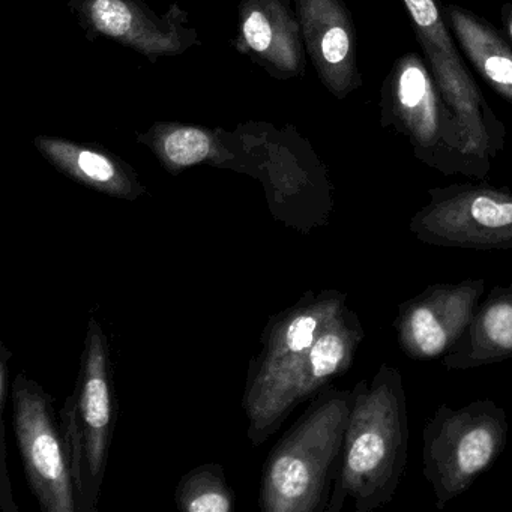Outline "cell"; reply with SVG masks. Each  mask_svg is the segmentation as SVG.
<instances>
[{"label": "cell", "instance_id": "9c48e42d", "mask_svg": "<svg viewBox=\"0 0 512 512\" xmlns=\"http://www.w3.org/2000/svg\"><path fill=\"white\" fill-rule=\"evenodd\" d=\"M427 194L430 202L409 221L418 241L442 248L511 250V188L464 182L430 188Z\"/></svg>", "mask_w": 512, "mask_h": 512}, {"label": "cell", "instance_id": "8992f818", "mask_svg": "<svg viewBox=\"0 0 512 512\" xmlns=\"http://www.w3.org/2000/svg\"><path fill=\"white\" fill-rule=\"evenodd\" d=\"M115 421L110 341L100 320L91 317L76 386L61 410V425L76 485L77 512L97 511Z\"/></svg>", "mask_w": 512, "mask_h": 512}, {"label": "cell", "instance_id": "8fae6325", "mask_svg": "<svg viewBox=\"0 0 512 512\" xmlns=\"http://www.w3.org/2000/svg\"><path fill=\"white\" fill-rule=\"evenodd\" d=\"M70 10L89 41L104 37L134 50L155 64L200 46L190 28V14L173 4L166 14L151 10L145 0H70Z\"/></svg>", "mask_w": 512, "mask_h": 512}, {"label": "cell", "instance_id": "3957f363", "mask_svg": "<svg viewBox=\"0 0 512 512\" xmlns=\"http://www.w3.org/2000/svg\"><path fill=\"white\" fill-rule=\"evenodd\" d=\"M353 389L328 386L272 448L263 466V512H326L343 452Z\"/></svg>", "mask_w": 512, "mask_h": 512}, {"label": "cell", "instance_id": "ffe728a7", "mask_svg": "<svg viewBox=\"0 0 512 512\" xmlns=\"http://www.w3.org/2000/svg\"><path fill=\"white\" fill-rule=\"evenodd\" d=\"M2 427V479H0V506L4 512H19V506L14 502L13 487H11L10 475H8V463H7V437H5V425L4 422H0Z\"/></svg>", "mask_w": 512, "mask_h": 512}, {"label": "cell", "instance_id": "7a4b0ae2", "mask_svg": "<svg viewBox=\"0 0 512 512\" xmlns=\"http://www.w3.org/2000/svg\"><path fill=\"white\" fill-rule=\"evenodd\" d=\"M409 454V415L403 374L382 362L371 382L353 388L340 466L326 512L352 499L356 512H373L397 493Z\"/></svg>", "mask_w": 512, "mask_h": 512}, {"label": "cell", "instance_id": "52a82bcc", "mask_svg": "<svg viewBox=\"0 0 512 512\" xmlns=\"http://www.w3.org/2000/svg\"><path fill=\"white\" fill-rule=\"evenodd\" d=\"M509 422L496 401L466 406L442 404L422 430V475L433 488L434 505L443 511L496 464L508 442Z\"/></svg>", "mask_w": 512, "mask_h": 512}, {"label": "cell", "instance_id": "5b68a950", "mask_svg": "<svg viewBox=\"0 0 512 512\" xmlns=\"http://www.w3.org/2000/svg\"><path fill=\"white\" fill-rule=\"evenodd\" d=\"M380 125L409 140L416 160L445 176L484 181L490 161L470 152L466 134L418 53L392 64L380 88Z\"/></svg>", "mask_w": 512, "mask_h": 512}, {"label": "cell", "instance_id": "ac0fdd59", "mask_svg": "<svg viewBox=\"0 0 512 512\" xmlns=\"http://www.w3.org/2000/svg\"><path fill=\"white\" fill-rule=\"evenodd\" d=\"M440 10L460 46L484 82L512 106V46L493 23L467 8L442 4Z\"/></svg>", "mask_w": 512, "mask_h": 512}, {"label": "cell", "instance_id": "7c38bea8", "mask_svg": "<svg viewBox=\"0 0 512 512\" xmlns=\"http://www.w3.org/2000/svg\"><path fill=\"white\" fill-rule=\"evenodd\" d=\"M485 295L484 278L434 283L398 305L394 326L398 346L413 361L448 355L466 334Z\"/></svg>", "mask_w": 512, "mask_h": 512}, {"label": "cell", "instance_id": "277c9868", "mask_svg": "<svg viewBox=\"0 0 512 512\" xmlns=\"http://www.w3.org/2000/svg\"><path fill=\"white\" fill-rule=\"evenodd\" d=\"M346 302L347 293L340 290H310L263 329L262 349L251 359L242 397L248 439L254 446L265 443L290 415L289 394L296 371L320 332L347 307Z\"/></svg>", "mask_w": 512, "mask_h": 512}, {"label": "cell", "instance_id": "ba28073f", "mask_svg": "<svg viewBox=\"0 0 512 512\" xmlns=\"http://www.w3.org/2000/svg\"><path fill=\"white\" fill-rule=\"evenodd\" d=\"M434 80L466 134L475 157L493 160L505 146V125L463 61L437 0H401Z\"/></svg>", "mask_w": 512, "mask_h": 512}, {"label": "cell", "instance_id": "44dd1931", "mask_svg": "<svg viewBox=\"0 0 512 512\" xmlns=\"http://www.w3.org/2000/svg\"><path fill=\"white\" fill-rule=\"evenodd\" d=\"M13 353L10 352L5 343H0V410L4 413L8 400L11 397L13 389V380H11L10 361Z\"/></svg>", "mask_w": 512, "mask_h": 512}, {"label": "cell", "instance_id": "d6986e66", "mask_svg": "<svg viewBox=\"0 0 512 512\" xmlns=\"http://www.w3.org/2000/svg\"><path fill=\"white\" fill-rule=\"evenodd\" d=\"M175 502L184 512H230L235 508V494L223 467L208 463L184 475L176 488Z\"/></svg>", "mask_w": 512, "mask_h": 512}, {"label": "cell", "instance_id": "5bb4252c", "mask_svg": "<svg viewBox=\"0 0 512 512\" xmlns=\"http://www.w3.org/2000/svg\"><path fill=\"white\" fill-rule=\"evenodd\" d=\"M235 47L272 79L305 74L307 50L290 0H241Z\"/></svg>", "mask_w": 512, "mask_h": 512}, {"label": "cell", "instance_id": "e0dca14e", "mask_svg": "<svg viewBox=\"0 0 512 512\" xmlns=\"http://www.w3.org/2000/svg\"><path fill=\"white\" fill-rule=\"evenodd\" d=\"M512 358V283L494 286L479 302L457 346L443 356L446 370H472Z\"/></svg>", "mask_w": 512, "mask_h": 512}, {"label": "cell", "instance_id": "7402d4cb", "mask_svg": "<svg viewBox=\"0 0 512 512\" xmlns=\"http://www.w3.org/2000/svg\"><path fill=\"white\" fill-rule=\"evenodd\" d=\"M500 20H502L503 34L512 46V2L503 4L500 8Z\"/></svg>", "mask_w": 512, "mask_h": 512}, {"label": "cell", "instance_id": "2e32d148", "mask_svg": "<svg viewBox=\"0 0 512 512\" xmlns=\"http://www.w3.org/2000/svg\"><path fill=\"white\" fill-rule=\"evenodd\" d=\"M364 338L361 320L349 307L328 323L296 371L289 394L290 413L350 370Z\"/></svg>", "mask_w": 512, "mask_h": 512}, {"label": "cell", "instance_id": "9a60e30c", "mask_svg": "<svg viewBox=\"0 0 512 512\" xmlns=\"http://www.w3.org/2000/svg\"><path fill=\"white\" fill-rule=\"evenodd\" d=\"M34 143L58 172L91 190L128 202L146 194L136 170L101 146L52 136H37Z\"/></svg>", "mask_w": 512, "mask_h": 512}, {"label": "cell", "instance_id": "4fadbf2b", "mask_svg": "<svg viewBox=\"0 0 512 512\" xmlns=\"http://www.w3.org/2000/svg\"><path fill=\"white\" fill-rule=\"evenodd\" d=\"M305 50L326 91L346 100L362 86L355 22L344 0H295Z\"/></svg>", "mask_w": 512, "mask_h": 512}, {"label": "cell", "instance_id": "6da1fadb", "mask_svg": "<svg viewBox=\"0 0 512 512\" xmlns=\"http://www.w3.org/2000/svg\"><path fill=\"white\" fill-rule=\"evenodd\" d=\"M239 125L235 133L179 122H157L137 143L151 149L161 166L179 175L199 164L260 179L271 205H283V220L302 232L325 226L334 208L328 170L293 128L280 133L268 124Z\"/></svg>", "mask_w": 512, "mask_h": 512}, {"label": "cell", "instance_id": "30bf717a", "mask_svg": "<svg viewBox=\"0 0 512 512\" xmlns=\"http://www.w3.org/2000/svg\"><path fill=\"white\" fill-rule=\"evenodd\" d=\"M17 445L32 493L44 512H77L76 485L53 398L20 371L11 389Z\"/></svg>", "mask_w": 512, "mask_h": 512}]
</instances>
